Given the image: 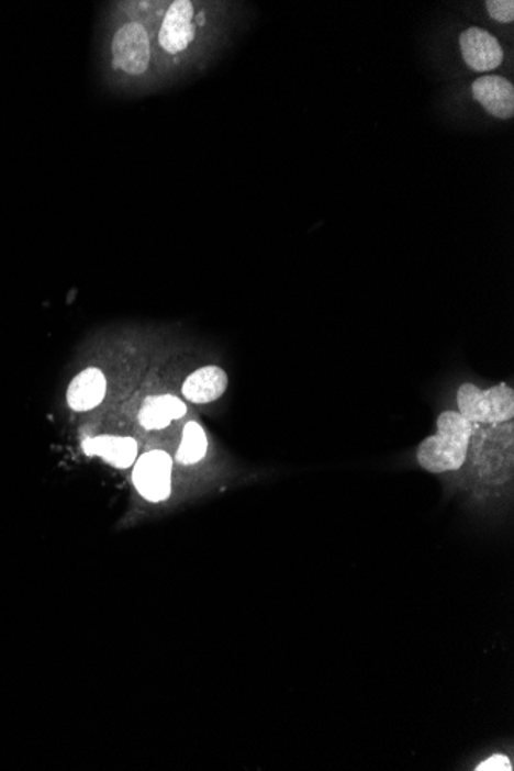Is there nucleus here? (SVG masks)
<instances>
[{
	"label": "nucleus",
	"mask_w": 514,
	"mask_h": 771,
	"mask_svg": "<svg viewBox=\"0 0 514 771\" xmlns=\"http://www.w3.org/2000/svg\"><path fill=\"white\" fill-rule=\"evenodd\" d=\"M485 7L490 18L494 21L501 22V24H512L514 21L513 0H490Z\"/></svg>",
	"instance_id": "obj_13"
},
{
	"label": "nucleus",
	"mask_w": 514,
	"mask_h": 771,
	"mask_svg": "<svg viewBox=\"0 0 514 771\" xmlns=\"http://www.w3.org/2000/svg\"><path fill=\"white\" fill-rule=\"evenodd\" d=\"M459 413L471 424H504L514 416V391L506 383L481 390L473 383L459 387Z\"/></svg>",
	"instance_id": "obj_2"
},
{
	"label": "nucleus",
	"mask_w": 514,
	"mask_h": 771,
	"mask_svg": "<svg viewBox=\"0 0 514 771\" xmlns=\"http://www.w3.org/2000/svg\"><path fill=\"white\" fill-rule=\"evenodd\" d=\"M476 771H512V762L504 755H493L489 759L479 763Z\"/></svg>",
	"instance_id": "obj_14"
},
{
	"label": "nucleus",
	"mask_w": 514,
	"mask_h": 771,
	"mask_svg": "<svg viewBox=\"0 0 514 771\" xmlns=\"http://www.w3.org/2000/svg\"><path fill=\"white\" fill-rule=\"evenodd\" d=\"M195 37L194 5L190 0H175L165 13L157 42L168 55H179Z\"/></svg>",
	"instance_id": "obj_5"
},
{
	"label": "nucleus",
	"mask_w": 514,
	"mask_h": 771,
	"mask_svg": "<svg viewBox=\"0 0 514 771\" xmlns=\"http://www.w3.org/2000/svg\"><path fill=\"white\" fill-rule=\"evenodd\" d=\"M105 376L99 368H87L72 379L67 391V402L75 412H88L101 404L105 398Z\"/></svg>",
	"instance_id": "obj_10"
},
{
	"label": "nucleus",
	"mask_w": 514,
	"mask_h": 771,
	"mask_svg": "<svg viewBox=\"0 0 514 771\" xmlns=\"http://www.w3.org/2000/svg\"><path fill=\"white\" fill-rule=\"evenodd\" d=\"M137 493L148 502H164L172 490V458L164 450L144 452L133 468Z\"/></svg>",
	"instance_id": "obj_3"
},
{
	"label": "nucleus",
	"mask_w": 514,
	"mask_h": 771,
	"mask_svg": "<svg viewBox=\"0 0 514 771\" xmlns=\"http://www.w3.org/2000/svg\"><path fill=\"white\" fill-rule=\"evenodd\" d=\"M111 56L118 70L130 76H141L148 70L152 45L145 26L139 22H126L114 34Z\"/></svg>",
	"instance_id": "obj_4"
},
{
	"label": "nucleus",
	"mask_w": 514,
	"mask_h": 771,
	"mask_svg": "<svg viewBox=\"0 0 514 771\" xmlns=\"http://www.w3.org/2000/svg\"><path fill=\"white\" fill-rule=\"evenodd\" d=\"M436 435L422 440L417 462L433 474L458 471L466 463L473 424L459 412H444L437 417Z\"/></svg>",
	"instance_id": "obj_1"
},
{
	"label": "nucleus",
	"mask_w": 514,
	"mask_h": 771,
	"mask_svg": "<svg viewBox=\"0 0 514 771\" xmlns=\"http://www.w3.org/2000/svg\"><path fill=\"white\" fill-rule=\"evenodd\" d=\"M82 448L86 455L99 456L119 470L134 466L137 460V450H139L136 439L121 436L91 437V439L83 440Z\"/></svg>",
	"instance_id": "obj_8"
},
{
	"label": "nucleus",
	"mask_w": 514,
	"mask_h": 771,
	"mask_svg": "<svg viewBox=\"0 0 514 771\" xmlns=\"http://www.w3.org/2000/svg\"><path fill=\"white\" fill-rule=\"evenodd\" d=\"M460 55L470 70L489 72L504 63V48L487 30L468 29L459 36Z\"/></svg>",
	"instance_id": "obj_6"
},
{
	"label": "nucleus",
	"mask_w": 514,
	"mask_h": 771,
	"mask_svg": "<svg viewBox=\"0 0 514 771\" xmlns=\"http://www.w3.org/2000/svg\"><path fill=\"white\" fill-rule=\"evenodd\" d=\"M206 451H209V439L201 424L188 422L176 452V462L180 466H194L205 458Z\"/></svg>",
	"instance_id": "obj_12"
},
{
	"label": "nucleus",
	"mask_w": 514,
	"mask_h": 771,
	"mask_svg": "<svg viewBox=\"0 0 514 771\" xmlns=\"http://www.w3.org/2000/svg\"><path fill=\"white\" fill-rule=\"evenodd\" d=\"M474 101L490 116L506 121L514 116V87L509 79L501 76H481L471 86Z\"/></svg>",
	"instance_id": "obj_7"
},
{
	"label": "nucleus",
	"mask_w": 514,
	"mask_h": 771,
	"mask_svg": "<svg viewBox=\"0 0 514 771\" xmlns=\"http://www.w3.org/2000/svg\"><path fill=\"white\" fill-rule=\"evenodd\" d=\"M228 376L222 368L209 366L199 368L183 382L182 393L193 404H210L225 393Z\"/></svg>",
	"instance_id": "obj_9"
},
{
	"label": "nucleus",
	"mask_w": 514,
	"mask_h": 771,
	"mask_svg": "<svg viewBox=\"0 0 514 771\" xmlns=\"http://www.w3.org/2000/svg\"><path fill=\"white\" fill-rule=\"evenodd\" d=\"M187 406L180 399L164 394L145 399L139 412V424L145 429L167 428L172 421L182 420Z\"/></svg>",
	"instance_id": "obj_11"
}]
</instances>
